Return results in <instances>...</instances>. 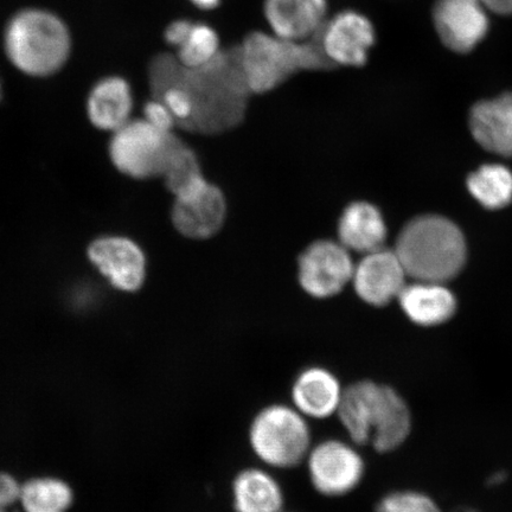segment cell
<instances>
[{
  "mask_svg": "<svg viewBox=\"0 0 512 512\" xmlns=\"http://www.w3.org/2000/svg\"><path fill=\"white\" fill-rule=\"evenodd\" d=\"M177 79L191 104L184 131L216 136L234 130L245 120L253 94L242 72L238 46L222 48L213 61L200 68L181 64Z\"/></svg>",
  "mask_w": 512,
  "mask_h": 512,
  "instance_id": "6da1fadb",
  "label": "cell"
},
{
  "mask_svg": "<svg viewBox=\"0 0 512 512\" xmlns=\"http://www.w3.org/2000/svg\"><path fill=\"white\" fill-rule=\"evenodd\" d=\"M337 418L352 444H370L380 453L396 450L412 430L405 400L393 388L371 381L344 388Z\"/></svg>",
  "mask_w": 512,
  "mask_h": 512,
  "instance_id": "7a4b0ae2",
  "label": "cell"
},
{
  "mask_svg": "<svg viewBox=\"0 0 512 512\" xmlns=\"http://www.w3.org/2000/svg\"><path fill=\"white\" fill-rule=\"evenodd\" d=\"M238 47L242 72L253 95L270 93L299 73L335 68L326 59L318 36L293 41L270 30H255Z\"/></svg>",
  "mask_w": 512,
  "mask_h": 512,
  "instance_id": "3957f363",
  "label": "cell"
},
{
  "mask_svg": "<svg viewBox=\"0 0 512 512\" xmlns=\"http://www.w3.org/2000/svg\"><path fill=\"white\" fill-rule=\"evenodd\" d=\"M409 277L443 284L462 270L466 245L450 220L435 215L418 217L402 229L395 251Z\"/></svg>",
  "mask_w": 512,
  "mask_h": 512,
  "instance_id": "277c9868",
  "label": "cell"
},
{
  "mask_svg": "<svg viewBox=\"0 0 512 512\" xmlns=\"http://www.w3.org/2000/svg\"><path fill=\"white\" fill-rule=\"evenodd\" d=\"M69 31L59 17L43 10H25L11 19L5 31V51L12 64L34 78H46L66 64Z\"/></svg>",
  "mask_w": 512,
  "mask_h": 512,
  "instance_id": "5b68a950",
  "label": "cell"
},
{
  "mask_svg": "<svg viewBox=\"0 0 512 512\" xmlns=\"http://www.w3.org/2000/svg\"><path fill=\"white\" fill-rule=\"evenodd\" d=\"M248 440L254 456L273 470L293 469L304 463L313 445L309 420L284 403L262 408L254 416Z\"/></svg>",
  "mask_w": 512,
  "mask_h": 512,
  "instance_id": "8992f818",
  "label": "cell"
},
{
  "mask_svg": "<svg viewBox=\"0 0 512 512\" xmlns=\"http://www.w3.org/2000/svg\"><path fill=\"white\" fill-rule=\"evenodd\" d=\"M181 140L175 132H163L143 118H132L111 133L108 156L114 168L128 178H162Z\"/></svg>",
  "mask_w": 512,
  "mask_h": 512,
  "instance_id": "52a82bcc",
  "label": "cell"
},
{
  "mask_svg": "<svg viewBox=\"0 0 512 512\" xmlns=\"http://www.w3.org/2000/svg\"><path fill=\"white\" fill-rule=\"evenodd\" d=\"M305 463L313 488L323 496L349 494L364 475L361 454L344 440L326 439L312 445Z\"/></svg>",
  "mask_w": 512,
  "mask_h": 512,
  "instance_id": "ba28073f",
  "label": "cell"
},
{
  "mask_svg": "<svg viewBox=\"0 0 512 512\" xmlns=\"http://www.w3.org/2000/svg\"><path fill=\"white\" fill-rule=\"evenodd\" d=\"M354 270L350 251L341 242L318 240L299 256V285L312 298L329 299L351 283Z\"/></svg>",
  "mask_w": 512,
  "mask_h": 512,
  "instance_id": "9c48e42d",
  "label": "cell"
},
{
  "mask_svg": "<svg viewBox=\"0 0 512 512\" xmlns=\"http://www.w3.org/2000/svg\"><path fill=\"white\" fill-rule=\"evenodd\" d=\"M87 259L114 290L134 293L145 284L147 261L144 249L127 236H98L87 247Z\"/></svg>",
  "mask_w": 512,
  "mask_h": 512,
  "instance_id": "30bf717a",
  "label": "cell"
},
{
  "mask_svg": "<svg viewBox=\"0 0 512 512\" xmlns=\"http://www.w3.org/2000/svg\"><path fill=\"white\" fill-rule=\"evenodd\" d=\"M228 214L227 198L206 177L190 189L175 196L171 222L184 238L209 240L220 233Z\"/></svg>",
  "mask_w": 512,
  "mask_h": 512,
  "instance_id": "8fae6325",
  "label": "cell"
},
{
  "mask_svg": "<svg viewBox=\"0 0 512 512\" xmlns=\"http://www.w3.org/2000/svg\"><path fill=\"white\" fill-rule=\"evenodd\" d=\"M318 38L332 66L358 68L367 63L376 34L368 17L354 10H345L328 18Z\"/></svg>",
  "mask_w": 512,
  "mask_h": 512,
  "instance_id": "7c38bea8",
  "label": "cell"
},
{
  "mask_svg": "<svg viewBox=\"0 0 512 512\" xmlns=\"http://www.w3.org/2000/svg\"><path fill=\"white\" fill-rule=\"evenodd\" d=\"M488 11L482 0H438L433 10L435 30L448 49L469 53L488 34Z\"/></svg>",
  "mask_w": 512,
  "mask_h": 512,
  "instance_id": "4fadbf2b",
  "label": "cell"
},
{
  "mask_svg": "<svg viewBox=\"0 0 512 512\" xmlns=\"http://www.w3.org/2000/svg\"><path fill=\"white\" fill-rule=\"evenodd\" d=\"M407 273L394 251L381 248L364 255L355 266L351 283L364 303L384 306L400 296Z\"/></svg>",
  "mask_w": 512,
  "mask_h": 512,
  "instance_id": "5bb4252c",
  "label": "cell"
},
{
  "mask_svg": "<svg viewBox=\"0 0 512 512\" xmlns=\"http://www.w3.org/2000/svg\"><path fill=\"white\" fill-rule=\"evenodd\" d=\"M328 0H265L268 30L293 41H307L319 35L328 21Z\"/></svg>",
  "mask_w": 512,
  "mask_h": 512,
  "instance_id": "9a60e30c",
  "label": "cell"
},
{
  "mask_svg": "<svg viewBox=\"0 0 512 512\" xmlns=\"http://www.w3.org/2000/svg\"><path fill=\"white\" fill-rule=\"evenodd\" d=\"M344 387L331 370L306 368L294 380L291 405L307 420H325L337 415Z\"/></svg>",
  "mask_w": 512,
  "mask_h": 512,
  "instance_id": "2e32d148",
  "label": "cell"
},
{
  "mask_svg": "<svg viewBox=\"0 0 512 512\" xmlns=\"http://www.w3.org/2000/svg\"><path fill=\"white\" fill-rule=\"evenodd\" d=\"M133 93L130 83L120 76L100 80L87 99L89 123L102 132L113 133L132 119Z\"/></svg>",
  "mask_w": 512,
  "mask_h": 512,
  "instance_id": "e0dca14e",
  "label": "cell"
},
{
  "mask_svg": "<svg viewBox=\"0 0 512 512\" xmlns=\"http://www.w3.org/2000/svg\"><path fill=\"white\" fill-rule=\"evenodd\" d=\"M470 128L485 150L512 157V93L479 102L472 108Z\"/></svg>",
  "mask_w": 512,
  "mask_h": 512,
  "instance_id": "ac0fdd59",
  "label": "cell"
},
{
  "mask_svg": "<svg viewBox=\"0 0 512 512\" xmlns=\"http://www.w3.org/2000/svg\"><path fill=\"white\" fill-rule=\"evenodd\" d=\"M337 232L348 251L364 255L379 251L387 239L381 211L368 202L350 203L339 217Z\"/></svg>",
  "mask_w": 512,
  "mask_h": 512,
  "instance_id": "d6986e66",
  "label": "cell"
},
{
  "mask_svg": "<svg viewBox=\"0 0 512 512\" xmlns=\"http://www.w3.org/2000/svg\"><path fill=\"white\" fill-rule=\"evenodd\" d=\"M398 299L406 316L422 326L443 324L457 309L456 298L451 291L443 284L428 281L406 285Z\"/></svg>",
  "mask_w": 512,
  "mask_h": 512,
  "instance_id": "ffe728a7",
  "label": "cell"
},
{
  "mask_svg": "<svg viewBox=\"0 0 512 512\" xmlns=\"http://www.w3.org/2000/svg\"><path fill=\"white\" fill-rule=\"evenodd\" d=\"M284 503L279 480L265 467H249L235 477L233 504L236 512H281Z\"/></svg>",
  "mask_w": 512,
  "mask_h": 512,
  "instance_id": "44dd1931",
  "label": "cell"
},
{
  "mask_svg": "<svg viewBox=\"0 0 512 512\" xmlns=\"http://www.w3.org/2000/svg\"><path fill=\"white\" fill-rule=\"evenodd\" d=\"M17 502L24 512H67L73 491L59 478L38 477L21 484Z\"/></svg>",
  "mask_w": 512,
  "mask_h": 512,
  "instance_id": "7402d4cb",
  "label": "cell"
},
{
  "mask_svg": "<svg viewBox=\"0 0 512 512\" xmlns=\"http://www.w3.org/2000/svg\"><path fill=\"white\" fill-rule=\"evenodd\" d=\"M467 188L483 207L503 209L512 201V172L503 165H483L467 179Z\"/></svg>",
  "mask_w": 512,
  "mask_h": 512,
  "instance_id": "603a6c76",
  "label": "cell"
},
{
  "mask_svg": "<svg viewBox=\"0 0 512 512\" xmlns=\"http://www.w3.org/2000/svg\"><path fill=\"white\" fill-rule=\"evenodd\" d=\"M221 50L217 31L208 24L194 23L187 40L176 49L175 55L184 68L194 69L206 66Z\"/></svg>",
  "mask_w": 512,
  "mask_h": 512,
  "instance_id": "cb8c5ba5",
  "label": "cell"
},
{
  "mask_svg": "<svg viewBox=\"0 0 512 512\" xmlns=\"http://www.w3.org/2000/svg\"><path fill=\"white\" fill-rule=\"evenodd\" d=\"M204 178L200 159L183 140L179 142L162 176L165 187L178 196Z\"/></svg>",
  "mask_w": 512,
  "mask_h": 512,
  "instance_id": "d4e9b609",
  "label": "cell"
},
{
  "mask_svg": "<svg viewBox=\"0 0 512 512\" xmlns=\"http://www.w3.org/2000/svg\"><path fill=\"white\" fill-rule=\"evenodd\" d=\"M377 512H441L438 505L419 492H395L382 499Z\"/></svg>",
  "mask_w": 512,
  "mask_h": 512,
  "instance_id": "484cf974",
  "label": "cell"
},
{
  "mask_svg": "<svg viewBox=\"0 0 512 512\" xmlns=\"http://www.w3.org/2000/svg\"><path fill=\"white\" fill-rule=\"evenodd\" d=\"M143 119L163 132H175V128H177L174 115H172L169 108L162 101L156 98L146 102Z\"/></svg>",
  "mask_w": 512,
  "mask_h": 512,
  "instance_id": "4316f807",
  "label": "cell"
},
{
  "mask_svg": "<svg viewBox=\"0 0 512 512\" xmlns=\"http://www.w3.org/2000/svg\"><path fill=\"white\" fill-rule=\"evenodd\" d=\"M192 25H194V22L187 18L176 19V21L171 22L164 32L165 42L175 49L181 47L183 42L187 40Z\"/></svg>",
  "mask_w": 512,
  "mask_h": 512,
  "instance_id": "83f0119b",
  "label": "cell"
},
{
  "mask_svg": "<svg viewBox=\"0 0 512 512\" xmlns=\"http://www.w3.org/2000/svg\"><path fill=\"white\" fill-rule=\"evenodd\" d=\"M19 488L21 484L14 477L0 472V510L9 509L18 501Z\"/></svg>",
  "mask_w": 512,
  "mask_h": 512,
  "instance_id": "f1b7e54d",
  "label": "cell"
},
{
  "mask_svg": "<svg viewBox=\"0 0 512 512\" xmlns=\"http://www.w3.org/2000/svg\"><path fill=\"white\" fill-rule=\"evenodd\" d=\"M486 9L498 15H512V0H482Z\"/></svg>",
  "mask_w": 512,
  "mask_h": 512,
  "instance_id": "f546056e",
  "label": "cell"
},
{
  "mask_svg": "<svg viewBox=\"0 0 512 512\" xmlns=\"http://www.w3.org/2000/svg\"><path fill=\"white\" fill-rule=\"evenodd\" d=\"M189 2L195 5L197 9L211 11L219 8L222 0H189Z\"/></svg>",
  "mask_w": 512,
  "mask_h": 512,
  "instance_id": "4dcf8cb0",
  "label": "cell"
},
{
  "mask_svg": "<svg viewBox=\"0 0 512 512\" xmlns=\"http://www.w3.org/2000/svg\"><path fill=\"white\" fill-rule=\"evenodd\" d=\"M504 473H496V475L492 476L491 480H490V484H498V483H502L503 480H504Z\"/></svg>",
  "mask_w": 512,
  "mask_h": 512,
  "instance_id": "1f68e13d",
  "label": "cell"
},
{
  "mask_svg": "<svg viewBox=\"0 0 512 512\" xmlns=\"http://www.w3.org/2000/svg\"><path fill=\"white\" fill-rule=\"evenodd\" d=\"M0 96H2V82H0Z\"/></svg>",
  "mask_w": 512,
  "mask_h": 512,
  "instance_id": "d6a6232c",
  "label": "cell"
},
{
  "mask_svg": "<svg viewBox=\"0 0 512 512\" xmlns=\"http://www.w3.org/2000/svg\"><path fill=\"white\" fill-rule=\"evenodd\" d=\"M0 512H9L8 509L0 510Z\"/></svg>",
  "mask_w": 512,
  "mask_h": 512,
  "instance_id": "836d02e7",
  "label": "cell"
},
{
  "mask_svg": "<svg viewBox=\"0 0 512 512\" xmlns=\"http://www.w3.org/2000/svg\"><path fill=\"white\" fill-rule=\"evenodd\" d=\"M281 512H286V511H284V510H283V511H281Z\"/></svg>",
  "mask_w": 512,
  "mask_h": 512,
  "instance_id": "e575fe53",
  "label": "cell"
}]
</instances>
